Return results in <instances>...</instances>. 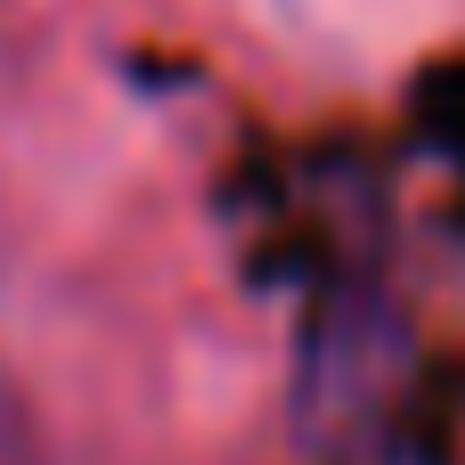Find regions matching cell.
Returning a JSON list of instances; mask_svg holds the SVG:
<instances>
[{
  "mask_svg": "<svg viewBox=\"0 0 465 465\" xmlns=\"http://www.w3.org/2000/svg\"><path fill=\"white\" fill-rule=\"evenodd\" d=\"M0 465H41V433H33V409H25V392L8 384V368H0Z\"/></svg>",
  "mask_w": 465,
  "mask_h": 465,
  "instance_id": "2",
  "label": "cell"
},
{
  "mask_svg": "<svg viewBox=\"0 0 465 465\" xmlns=\"http://www.w3.org/2000/svg\"><path fill=\"white\" fill-rule=\"evenodd\" d=\"M417 139H425V155H441L458 172V188H465V65H433L425 74V90H417Z\"/></svg>",
  "mask_w": 465,
  "mask_h": 465,
  "instance_id": "1",
  "label": "cell"
}]
</instances>
